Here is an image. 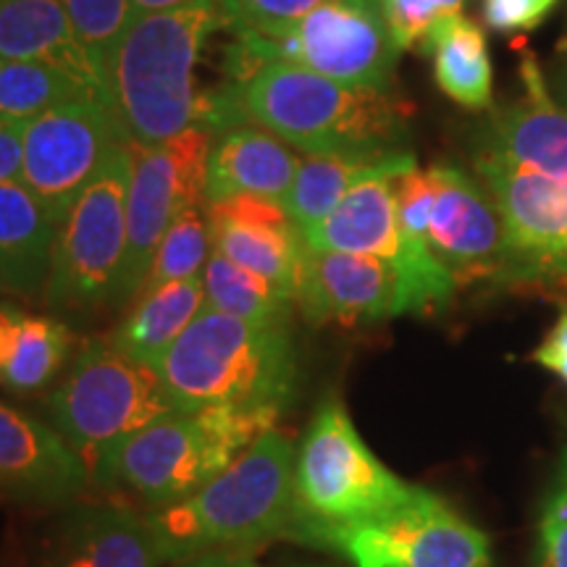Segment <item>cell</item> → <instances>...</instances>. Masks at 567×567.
<instances>
[{
	"label": "cell",
	"instance_id": "cell-5",
	"mask_svg": "<svg viewBox=\"0 0 567 567\" xmlns=\"http://www.w3.org/2000/svg\"><path fill=\"white\" fill-rule=\"evenodd\" d=\"M279 415L245 408L174 410L111 446L92 467V481L151 509L174 505L224 473Z\"/></svg>",
	"mask_w": 567,
	"mask_h": 567
},
{
	"label": "cell",
	"instance_id": "cell-12",
	"mask_svg": "<svg viewBox=\"0 0 567 567\" xmlns=\"http://www.w3.org/2000/svg\"><path fill=\"white\" fill-rule=\"evenodd\" d=\"M313 547L342 551L354 567H492L484 530L421 486L386 513L326 530Z\"/></svg>",
	"mask_w": 567,
	"mask_h": 567
},
{
	"label": "cell",
	"instance_id": "cell-33",
	"mask_svg": "<svg viewBox=\"0 0 567 567\" xmlns=\"http://www.w3.org/2000/svg\"><path fill=\"white\" fill-rule=\"evenodd\" d=\"M321 3L323 0H226L231 30H245L260 38H276L287 32Z\"/></svg>",
	"mask_w": 567,
	"mask_h": 567
},
{
	"label": "cell",
	"instance_id": "cell-3",
	"mask_svg": "<svg viewBox=\"0 0 567 567\" xmlns=\"http://www.w3.org/2000/svg\"><path fill=\"white\" fill-rule=\"evenodd\" d=\"M231 30L226 0H189L134 19L105 63V80L134 145H161L195 124V71L203 45Z\"/></svg>",
	"mask_w": 567,
	"mask_h": 567
},
{
	"label": "cell",
	"instance_id": "cell-31",
	"mask_svg": "<svg viewBox=\"0 0 567 567\" xmlns=\"http://www.w3.org/2000/svg\"><path fill=\"white\" fill-rule=\"evenodd\" d=\"M63 6L76 38L105 71L111 53L137 19L132 3L130 0H63Z\"/></svg>",
	"mask_w": 567,
	"mask_h": 567
},
{
	"label": "cell",
	"instance_id": "cell-7",
	"mask_svg": "<svg viewBox=\"0 0 567 567\" xmlns=\"http://www.w3.org/2000/svg\"><path fill=\"white\" fill-rule=\"evenodd\" d=\"M400 53L381 0H323L276 38L234 30L229 82H245L264 63L284 61L347 87L394 90Z\"/></svg>",
	"mask_w": 567,
	"mask_h": 567
},
{
	"label": "cell",
	"instance_id": "cell-39",
	"mask_svg": "<svg viewBox=\"0 0 567 567\" xmlns=\"http://www.w3.org/2000/svg\"><path fill=\"white\" fill-rule=\"evenodd\" d=\"M134 13L140 17H151V13H161V11H172L179 9V6L189 3V0H130Z\"/></svg>",
	"mask_w": 567,
	"mask_h": 567
},
{
	"label": "cell",
	"instance_id": "cell-26",
	"mask_svg": "<svg viewBox=\"0 0 567 567\" xmlns=\"http://www.w3.org/2000/svg\"><path fill=\"white\" fill-rule=\"evenodd\" d=\"M434 61L436 84L444 95L471 111L494 105V74L488 59L486 34L465 13L446 17L431 27L421 45Z\"/></svg>",
	"mask_w": 567,
	"mask_h": 567
},
{
	"label": "cell",
	"instance_id": "cell-42",
	"mask_svg": "<svg viewBox=\"0 0 567 567\" xmlns=\"http://www.w3.org/2000/svg\"><path fill=\"white\" fill-rule=\"evenodd\" d=\"M563 481L567 484V450H565V457H563Z\"/></svg>",
	"mask_w": 567,
	"mask_h": 567
},
{
	"label": "cell",
	"instance_id": "cell-32",
	"mask_svg": "<svg viewBox=\"0 0 567 567\" xmlns=\"http://www.w3.org/2000/svg\"><path fill=\"white\" fill-rule=\"evenodd\" d=\"M465 3L467 0H381V11L400 51H410L421 45L439 21L463 13Z\"/></svg>",
	"mask_w": 567,
	"mask_h": 567
},
{
	"label": "cell",
	"instance_id": "cell-34",
	"mask_svg": "<svg viewBox=\"0 0 567 567\" xmlns=\"http://www.w3.org/2000/svg\"><path fill=\"white\" fill-rule=\"evenodd\" d=\"M536 567H567V484L549 494L542 520H538Z\"/></svg>",
	"mask_w": 567,
	"mask_h": 567
},
{
	"label": "cell",
	"instance_id": "cell-40",
	"mask_svg": "<svg viewBox=\"0 0 567 567\" xmlns=\"http://www.w3.org/2000/svg\"><path fill=\"white\" fill-rule=\"evenodd\" d=\"M555 101L567 109V69L555 76Z\"/></svg>",
	"mask_w": 567,
	"mask_h": 567
},
{
	"label": "cell",
	"instance_id": "cell-11",
	"mask_svg": "<svg viewBox=\"0 0 567 567\" xmlns=\"http://www.w3.org/2000/svg\"><path fill=\"white\" fill-rule=\"evenodd\" d=\"M415 166V155L410 153L384 172L360 179L342 197V203L302 237L305 245L316 247V250L371 255V258L392 264L405 276L417 313H429V310H439L450 302L457 284L429 247L415 245L402 231L392 182L394 176Z\"/></svg>",
	"mask_w": 567,
	"mask_h": 567
},
{
	"label": "cell",
	"instance_id": "cell-15",
	"mask_svg": "<svg viewBox=\"0 0 567 567\" xmlns=\"http://www.w3.org/2000/svg\"><path fill=\"white\" fill-rule=\"evenodd\" d=\"M473 174L484 182L505 218L517 281L567 279V179L517 166L478 147Z\"/></svg>",
	"mask_w": 567,
	"mask_h": 567
},
{
	"label": "cell",
	"instance_id": "cell-13",
	"mask_svg": "<svg viewBox=\"0 0 567 567\" xmlns=\"http://www.w3.org/2000/svg\"><path fill=\"white\" fill-rule=\"evenodd\" d=\"M130 140L116 105L105 97H82L24 124V184L53 213L66 218L71 205L101 172L118 142Z\"/></svg>",
	"mask_w": 567,
	"mask_h": 567
},
{
	"label": "cell",
	"instance_id": "cell-36",
	"mask_svg": "<svg viewBox=\"0 0 567 567\" xmlns=\"http://www.w3.org/2000/svg\"><path fill=\"white\" fill-rule=\"evenodd\" d=\"M24 168V124L0 118V184L21 182Z\"/></svg>",
	"mask_w": 567,
	"mask_h": 567
},
{
	"label": "cell",
	"instance_id": "cell-18",
	"mask_svg": "<svg viewBox=\"0 0 567 567\" xmlns=\"http://www.w3.org/2000/svg\"><path fill=\"white\" fill-rule=\"evenodd\" d=\"M92 481L51 423L0 402V496L21 505H69Z\"/></svg>",
	"mask_w": 567,
	"mask_h": 567
},
{
	"label": "cell",
	"instance_id": "cell-16",
	"mask_svg": "<svg viewBox=\"0 0 567 567\" xmlns=\"http://www.w3.org/2000/svg\"><path fill=\"white\" fill-rule=\"evenodd\" d=\"M297 308L313 326L379 323L417 313L405 276L371 255L316 250L305 245Z\"/></svg>",
	"mask_w": 567,
	"mask_h": 567
},
{
	"label": "cell",
	"instance_id": "cell-8",
	"mask_svg": "<svg viewBox=\"0 0 567 567\" xmlns=\"http://www.w3.org/2000/svg\"><path fill=\"white\" fill-rule=\"evenodd\" d=\"M174 410L158 368L124 354L111 339L84 344L59 386L45 396L48 421L74 446L90 473L111 446Z\"/></svg>",
	"mask_w": 567,
	"mask_h": 567
},
{
	"label": "cell",
	"instance_id": "cell-20",
	"mask_svg": "<svg viewBox=\"0 0 567 567\" xmlns=\"http://www.w3.org/2000/svg\"><path fill=\"white\" fill-rule=\"evenodd\" d=\"M145 513L122 505H76L59 523L51 567H158Z\"/></svg>",
	"mask_w": 567,
	"mask_h": 567
},
{
	"label": "cell",
	"instance_id": "cell-22",
	"mask_svg": "<svg viewBox=\"0 0 567 567\" xmlns=\"http://www.w3.org/2000/svg\"><path fill=\"white\" fill-rule=\"evenodd\" d=\"M300 158L276 134L260 126H237L213 140L205 179V203L234 195L287 197Z\"/></svg>",
	"mask_w": 567,
	"mask_h": 567
},
{
	"label": "cell",
	"instance_id": "cell-35",
	"mask_svg": "<svg viewBox=\"0 0 567 567\" xmlns=\"http://www.w3.org/2000/svg\"><path fill=\"white\" fill-rule=\"evenodd\" d=\"M559 0H484V21L496 32L536 30Z\"/></svg>",
	"mask_w": 567,
	"mask_h": 567
},
{
	"label": "cell",
	"instance_id": "cell-2",
	"mask_svg": "<svg viewBox=\"0 0 567 567\" xmlns=\"http://www.w3.org/2000/svg\"><path fill=\"white\" fill-rule=\"evenodd\" d=\"M295 452L292 439L274 425L195 494L145 513L161 563L245 551L287 538Z\"/></svg>",
	"mask_w": 567,
	"mask_h": 567
},
{
	"label": "cell",
	"instance_id": "cell-29",
	"mask_svg": "<svg viewBox=\"0 0 567 567\" xmlns=\"http://www.w3.org/2000/svg\"><path fill=\"white\" fill-rule=\"evenodd\" d=\"M82 97L103 95L84 87L69 71L53 63L0 59V118L27 124L55 105L82 101Z\"/></svg>",
	"mask_w": 567,
	"mask_h": 567
},
{
	"label": "cell",
	"instance_id": "cell-41",
	"mask_svg": "<svg viewBox=\"0 0 567 567\" xmlns=\"http://www.w3.org/2000/svg\"><path fill=\"white\" fill-rule=\"evenodd\" d=\"M559 53H567V30H565V34H563V40H559Z\"/></svg>",
	"mask_w": 567,
	"mask_h": 567
},
{
	"label": "cell",
	"instance_id": "cell-4",
	"mask_svg": "<svg viewBox=\"0 0 567 567\" xmlns=\"http://www.w3.org/2000/svg\"><path fill=\"white\" fill-rule=\"evenodd\" d=\"M158 373L176 410L289 405L297 354L289 323H255L205 308L161 360Z\"/></svg>",
	"mask_w": 567,
	"mask_h": 567
},
{
	"label": "cell",
	"instance_id": "cell-10",
	"mask_svg": "<svg viewBox=\"0 0 567 567\" xmlns=\"http://www.w3.org/2000/svg\"><path fill=\"white\" fill-rule=\"evenodd\" d=\"M213 134L189 126L161 145H134L126 197V252L113 305L134 300L145 287L163 234L182 210L205 205Z\"/></svg>",
	"mask_w": 567,
	"mask_h": 567
},
{
	"label": "cell",
	"instance_id": "cell-17",
	"mask_svg": "<svg viewBox=\"0 0 567 567\" xmlns=\"http://www.w3.org/2000/svg\"><path fill=\"white\" fill-rule=\"evenodd\" d=\"M213 250L237 266L264 276L295 305L300 287L305 237L281 200L234 195L205 203Z\"/></svg>",
	"mask_w": 567,
	"mask_h": 567
},
{
	"label": "cell",
	"instance_id": "cell-9",
	"mask_svg": "<svg viewBox=\"0 0 567 567\" xmlns=\"http://www.w3.org/2000/svg\"><path fill=\"white\" fill-rule=\"evenodd\" d=\"M132 140L118 142L59 226L45 302L53 310L113 305L126 252Z\"/></svg>",
	"mask_w": 567,
	"mask_h": 567
},
{
	"label": "cell",
	"instance_id": "cell-28",
	"mask_svg": "<svg viewBox=\"0 0 567 567\" xmlns=\"http://www.w3.org/2000/svg\"><path fill=\"white\" fill-rule=\"evenodd\" d=\"M205 308L255 323H289L295 305L264 276L213 250L203 271Z\"/></svg>",
	"mask_w": 567,
	"mask_h": 567
},
{
	"label": "cell",
	"instance_id": "cell-24",
	"mask_svg": "<svg viewBox=\"0 0 567 567\" xmlns=\"http://www.w3.org/2000/svg\"><path fill=\"white\" fill-rule=\"evenodd\" d=\"M205 310L203 276L142 289L134 308L109 337L113 347L140 363L158 368L168 350Z\"/></svg>",
	"mask_w": 567,
	"mask_h": 567
},
{
	"label": "cell",
	"instance_id": "cell-19",
	"mask_svg": "<svg viewBox=\"0 0 567 567\" xmlns=\"http://www.w3.org/2000/svg\"><path fill=\"white\" fill-rule=\"evenodd\" d=\"M520 74L528 90L526 97L494 111L481 130L476 147L517 166L567 179V109L551 97L530 53L520 63Z\"/></svg>",
	"mask_w": 567,
	"mask_h": 567
},
{
	"label": "cell",
	"instance_id": "cell-1",
	"mask_svg": "<svg viewBox=\"0 0 567 567\" xmlns=\"http://www.w3.org/2000/svg\"><path fill=\"white\" fill-rule=\"evenodd\" d=\"M237 87L247 122L308 155L408 151L415 109L394 90L347 87L292 63H264Z\"/></svg>",
	"mask_w": 567,
	"mask_h": 567
},
{
	"label": "cell",
	"instance_id": "cell-14",
	"mask_svg": "<svg viewBox=\"0 0 567 567\" xmlns=\"http://www.w3.org/2000/svg\"><path fill=\"white\" fill-rule=\"evenodd\" d=\"M434 182L429 247L455 284L517 281L507 224L476 174L455 163L429 168Z\"/></svg>",
	"mask_w": 567,
	"mask_h": 567
},
{
	"label": "cell",
	"instance_id": "cell-30",
	"mask_svg": "<svg viewBox=\"0 0 567 567\" xmlns=\"http://www.w3.org/2000/svg\"><path fill=\"white\" fill-rule=\"evenodd\" d=\"M210 255L213 239L205 205L182 210L172 221V226H168V231L163 234L158 252H155L153 258L151 274H147V281L142 289L203 276Z\"/></svg>",
	"mask_w": 567,
	"mask_h": 567
},
{
	"label": "cell",
	"instance_id": "cell-27",
	"mask_svg": "<svg viewBox=\"0 0 567 567\" xmlns=\"http://www.w3.org/2000/svg\"><path fill=\"white\" fill-rule=\"evenodd\" d=\"M410 151L394 155H308L297 166V174L284 197V208L289 210L297 229L310 231L342 203V197L365 176L400 163Z\"/></svg>",
	"mask_w": 567,
	"mask_h": 567
},
{
	"label": "cell",
	"instance_id": "cell-6",
	"mask_svg": "<svg viewBox=\"0 0 567 567\" xmlns=\"http://www.w3.org/2000/svg\"><path fill=\"white\" fill-rule=\"evenodd\" d=\"M415 492L368 450L342 402L326 396L295 452L287 536L313 544L326 530L386 513Z\"/></svg>",
	"mask_w": 567,
	"mask_h": 567
},
{
	"label": "cell",
	"instance_id": "cell-37",
	"mask_svg": "<svg viewBox=\"0 0 567 567\" xmlns=\"http://www.w3.org/2000/svg\"><path fill=\"white\" fill-rule=\"evenodd\" d=\"M534 360L538 365L555 371L559 379L567 384V310H563L557 318V323L551 326V331L542 344L536 347Z\"/></svg>",
	"mask_w": 567,
	"mask_h": 567
},
{
	"label": "cell",
	"instance_id": "cell-23",
	"mask_svg": "<svg viewBox=\"0 0 567 567\" xmlns=\"http://www.w3.org/2000/svg\"><path fill=\"white\" fill-rule=\"evenodd\" d=\"M59 221L21 182L0 184V292L45 295Z\"/></svg>",
	"mask_w": 567,
	"mask_h": 567
},
{
	"label": "cell",
	"instance_id": "cell-21",
	"mask_svg": "<svg viewBox=\"0 0 567 567\" xmlns=\"http://www.w3.org/2000/svg\"><path fill=\"white\" fill-rule=\"evenodd\" d=\"M0 59L53 63L113 101L105 71L76 38L63 0H0Z\"/></svg>",
	"mask_w": 567,
	"mask_h": 567
},
{
	"label": "cell",
	"instance_id": "cell-38",
	"mask_svg": "<svg viewBox=\"0 0 567 567\" xmlns=\"http://www.w3.org/2000/svg\"><path fill=\"white\" fill-rule=\"evenodd\" d=\"M182 567H264L247 557L245 551H216V555H203L195 559H187Z\"/></svg>",
	"mask_w": 567,
	"mask_h": 567
},
{
	"label": "cell",
	"instance_id": "cell-25",
	"mask_svg": "<svg viewBox=\"0 0 567 567\" xmlns=\"http://www.w3.org/2000/svg\"><path fill=\"white\" fill-rule=\"evenodd\" d=\"M71 354L69 326L51 316H32L0 302V386L34 394L63 371Z\"/></svg>",
	"mask_w": 567,
	"mask_h": 567
}]
</instances>
